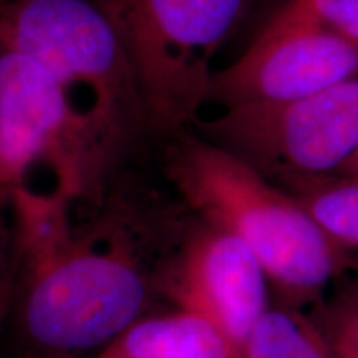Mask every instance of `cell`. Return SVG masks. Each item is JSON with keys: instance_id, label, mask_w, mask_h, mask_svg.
Here are the masks:
<instances>
[{"instance_id": "4", "label": "cell", "mask_w": 358, "mask_h": 358, "mask_svg": "<svg viewBox=\"0 0 358 358\" xmlns=\"http://www.w3.org/2000/svg\"><path fill=\"white\" fill-rule=\"evenodd\" d=\"M131 58L156 136L166 140L192 124L245 0H101Z\"/></svg>"}, {"instance_id": "10", "label": "cell", "mask_w": 358, "mask_h": 358, "mask_svg": "<svg viewBox=\"0 0 358 358\" xmlns=\"http://www.w3.org/2000/svg\"><path fill=\"white\" fill-rule=\"evenodd\" d=\"M277 182L335 244L358 248V176H292Z\"/></svg>"}, {"instance_id": "17", "label": "cell", "mask_w": 358, "mask_h": 358, "mask_svg": "<svg viewBox=\"0 0 358 358\" xmlns=\"http://www.w3.org/2000/svg\"><path fill=\"white\" fill-rule=\"evenodd\" d=\"M6 315H7V313H3V315H0V329H2V322H3V319H6Z\"/></svg>"}, {"instance_id": "3", "label": "cell", "mask_w": 358, "mask_h": 358, "mask_svg": "<svg viewBox=\"0 0 358 358\" xmlns=\"http://www.w3.org/2000/svg\"><path fill=\"white\" fill-rule=\"evenodd\" d=\"M161 143L164 178L187 208L239 237L289 295L310 297L340 271L342 248L256 169L189 128Z\"/></svg>"}, {"instance_id": "6", "label": "cell", "mask_w": 358, "mask_h": 358, "mask_svg": "<svg viewBox=\"0 0 358 358\" xmlns=\"http://www.w3.org/2000/svg\"><path fill=\"white\" fill-rule=\"evenodd\" d=\"M189 129L268 181L334 174L358 150V78L297 100L224 108Z\"/></svg>"}, {"instance_id": "14", "label": "cell", "mask_w": 358, "mask_h": 358, "mask_svg": "<svg viewBox=\"0 0 358 358\" xmlns=\"http://www.w3.org/2000/svg\"><path fill=\"white\" fill-rule=\"evenodd\" d=\"M2 204V201H0ZM13 289V259L12 244H8L7 236L3 234L2 224H0V315L7 313L8 306L12 302Z\"/></svg>"}, {"instance_id": "8", "label": "cell", "mask_w": 358, "mask_h": 358, "mask_svg": "<svg viewBox=\"0 0 358 358\" xmlns=\"http://www.w3.org/2000/svg\"><path fill=\"white\" fill-rule=\"evenodd\" d=\"M161 285L178 308L216 327L232 358H244L254 327L268 310L266 272L252 250L206 222L181 245Z\"/></svg>"}, {"instance_id": "12", "label": "cell", "mask_w": 358, "mask_h": 358, "mask_svg": "<svg viewBox=\"0 0 358 358\" xmlns=\"http://www.w3.org/2000/svg\"><path fill=\"white\" fill-rule=\"evenodd\" d=\"M334 358H358V299L338 303L319 325Z\"/></svg>"}, {"instance_id": "15", "label": "cell", "mask_w": 358, "mask_h": 358, "mask_svg": "<svg viewBox=\"0 0 358 358\" xmlns=\"http://www.w3.org/2000/svg\"><path fill=\"white\" fill-rule=\"evenodd\" d=\"M334 174H338V176H358V150L357 153Z\"/></svg>"}, {"instance_id": "5", "label": "cell", "mask_w": 358, "mask_h": 358, "mask_svg": "<svg viewBox=\"0 0 358 358\" xmlns=\"http://www.w3.org/2000/svg\"><path fill=\"white\" fill-rule=\"evenodd\" d=\"M35 164H45L58 189L78 203H100L111 189L88 120L65 90L27 53L0 43V201L27 186Z\"/></svg>"}, {"instance_id": "1", "label": "cell", "mask_w": 358, "mask_h": 358, "mask_svg": "<svg viewBox=\"0 0 358 358\" xmlns=\"http://www.w3.org/2000/svg\"><path fill=\"white\" fill-rule=\"evenodd\" d=\"M138 179L93 204L90 229L71 222L75 198L53 187L13 189V289L29 343L53 357L108 347L145 317L151 280L128 224Z\"/></svg>"}, {"instance_id": "2", "label": "cell", "mask_w": 358, "mask_h": 358, "mask_svg": "<svg viewBox=\"0 0 358 358\" xmlns=\"http://www.w3.org/2000/svg\"><path fill=\"white\" fill-rule=\"evenodd\" d=\"M0 43L38 60L75 110L83 101L111 186L138 174L159 140L122 32L101 0H7Z\"/></svg>"}, {"instance_id": "16", "label": "cell", "mask_w": 358, "mask_h": 358, "mask_svg": "<svg viewBox=\"0 0 358 358\" xmlns=\"http://www.w3.org/2000/svg\"><path fill=\"white\" fill-rule=\"evenodd\" d=\"M96 358H123V357H120L118 353L111 352L110 348H103L101 353H100V355H98Z\"/></svg>"}, {"instance_id": "7", "label": "cell", "mask_w": 358, "mask_h": 358, "mask_svg": "<svg viewBox=\"0 0 358 358\" xmlns=\"http://www.w3.org/2000/svg\"><path fill=\"white\" fill-rule=\"evenodd\" d=\"M358 78V48L327 27L308 0H289L243 55L213 71L206 103H277Z\"/></svg>"}, {"instance_id": "11", "label": "cell", "mask_w": 358, "mask_h": 358, "mask_svg": "<svg viewBox=\"0 0 358 358\" xmlns=\"http://www.w3.org/2000/svg\"><path fill=\"white\" fill-rule=\"evenodd\" d=\"M244 358H334L315 322L295 312L268 310L245 345Z\"/></svg>"}, {"instance_id": "9", "label": "cell", "mask_w": 358, "mask_h": 358, "mask_svg": "<svg viewBox=\"0 0 358 358\" xmlns=\"http://www.w3.org/2000/svg\"><path fill=\"white\" fill-rule=\"evenodd\" d=\"M105 348L123 358H232L211 322L181 308L141 317Z\"/></svg>"}, {"instance_id": "18", "label": "cell", "mask_w": 358, "mask_h": 358, "mask_svg": "<svg viewBox=\"0 0 358 358\" xmlns=\"http://www.w3.org/2000/svg\"><path fill=\"white\" fill-rule=\"evenodd\" d=\"M3 2H7V0H0V6H2V3H3Z\"/></svg>"}, {"instance_id": "13", "label": "cell", "mask_w": 358, "mask_h": 358, "mask_svg": "<svg viewBox=\"0 0 358 358\" xmlns=\"http://www.w3.org/2000/svg\"><path fill=\"white\" fill-rule=\"evenodd\" d=\"M327 27L358 48V0H308Z\"/></svg>"}]
</instances>
